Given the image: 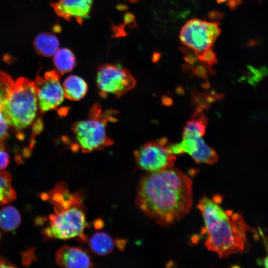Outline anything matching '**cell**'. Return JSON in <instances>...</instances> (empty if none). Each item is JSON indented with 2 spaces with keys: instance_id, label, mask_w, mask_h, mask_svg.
Segmentation results:
<instances>
[{
  "instance_id": "25",
  "label": "cell",
  "mask_w": 268,
  "mask_h": 268,
  "mask_svg": "<svg viewBox=\"0 0 268 268\" xmlns=\"http://www.w3.org/2000/svg\"><path fill=\"white\" fill-rule=\"evenodd\" d=\"M209 17H210V18L213 19H218L219 17H222V13H220L218 11H213L210 13Z\"/></svg>"
},
{
  "instance_id": "10",
  "label": "cell",
  "mask_w": 268,
  "mask_h": 268,
  "mask_svg": "<svg viewBox=\"0 0 268 268\" xmlns=\"http://www.w3.org/2000/svg\"><path fill=\"white\" fill-rule=\"evenodd\" d=\"M93 2V0H58L51 6L59 17L81 24L88 16Z\"/></svg>"
},
{
  "instance_id": "21",
  "label": "cell",
  "mask_w": 268,
  "mask_h": 268,
  "mask_svg": "<svg viewBox=\"0 0 268 268\" xmlns=\"http://www.w3.org/2000/svg\"><path fill=\"white\" fill-rule=\"evenodd\" d=\"M9 162L8 154L5 150L2 143H0V170L5 169Z\"/></svg>"
},
{
  "instance_id": "28",
  "label": "cell",
  "mask_w": 268,
  "mask_h": 268,
  "mask_svg": "<svg viewBox=\"0 0 268 268\" xmlns=\"http://www.w3.org/2000/svg\"><path fill=\"white\" fill-rule=\"evenodd\" d=\"M130 2H136L139 0H128Z\"/></svg>"
},
{
  "instance_id": "16",
  "label": "cell",
  "mask_w": 268,
  "mask_h": 268,
  "mask_svg": "<svg viewBox=\"0 0 268 268\" xmlns=\"http://www.w3.org/2000/svg\"><path fill=\"white\" fill-rule=\"evenodd\" d=\"M21 222V216L16 208L6 206L0 209V228L5 231L16 229Z\"/></svg>"
},
{
  "instance_id": "20",
  "label": "cell",
  "mask_w": 268,
  "mask_h": 268,
  "mask_svg": "<svg viewBox=\"0 0 268 268\" xmlns=\"http://www.w3.org/2000/svg\"><path fill=\"white\" fill-rule=\"evenodd\" d=\"M198 60L211 66L217 63L216 55L212 49H209L198 56Z\"/></svg>"
},
{
  "instance_id": "24",
  "label": "cell",
  "mask_w": 268,
  "mask_h": 268,
  "mask_svg": "<svg viewBox=\"0 0 268 268\" xmlns=\"http://www.w3.org/2000/svg\"><path fill=\"white\" fill-rule=\"evenodd\" d=\"M15 267L12 265L8 261L3 258L0 257V268H13Z\"/></svg>"
},
{
  "instance_id": "4",
  "label": "cell",
  "mask_w": 268,
  "mask_h": 268,
  "mask_svg": "<svg viewBox=\"0 0 268 268\" xmlns=\"http://www.w3.org/2000/svg\"><path fill=\"white\" fill-rule=\"evenodd\" d=\"M35 82L19 77L0 107L7 124L17 130L28 127L35 119L38 108Z\"/></svg>"
},
{
  "instance_id": "19",
  "label": "cell",
  "mask_w": 268,
  "mask_h": 268,
  "mask_svg": "<svg viewBox=\"0 0 268 268\" xmlns=\"http://www.w3.org/2000/svg\"><path fill=\"white\" fill-rule=\"evenodd\" d=\"M14 82L7 73L0 71V107L12 91Z\"/></svg>"
},
{
  "instance_id": "7",
  "label": "cell",
  "mask_w": 268,
  "mask_h": 268,
  "mask_svg": "<svg viewBox=\"0 0 268 268\" xmlns=\"http://www.w3.org/2000/svg\"><path fill=\"white\" fill-rule=\"evenodd\" d=\"M96 82L103 98L110 94L120 97L135 85V80L128 69L111 64L99 67Z\"/></svg>"
},
{
  "instance_id": "18",
  "label": "cell",
  "mask_w": 268,
  "mask_h": 268,
  "mask_svg": "<svg viewBox=\"0 0 268 268\" xmlns=\"http://www.w3.org/2000/svg\"><path fill=\"white\" fill-rule=\"evenodd\" d=\"M206 125V118L203 114L201 115L198 120L193 119L188 121L184 127L182 137L202 136L205 134Z\"/></svg>"
},
{
  "instance_id": "5",
  "label": "cell",
  "mask_w": 268,
  "mask_h": 268,
  "mask_svg": "<svg viewBox=\"0 0 268 268\" xmlns=\"http://www.w3.org/2000/svg\"><path fill=\"white\" fill-rule=\"evenodd\" d=\"M115 114L116 111H103L99 104H95L91 107L87 119L74 123L71 130L82 152L99 150L114 143L107 134L106 126L109 122L117 120Z\"/></svg>"
},
{
  "instance_id": "15",
  "label": "cell",
  "mask_w": 268,
  "mask_h": 268,
  "mask_svg": "<svg viewBox=\"0 0 268 268\" xmlns=\"http://www.w3.org/2000/svg\"><path fill=\"white\" fill-rule=\"evenodd\" d=\"M114 246V243L112 238L105 232H97L94 234L89 240V247L91 251L100 256L111 253Z\"/></svg>"
},
{
  "instance_id": "12",
  "label": "cell",
  "mask_w": 268,
  "mask_h": 268,
  "mask_svg": "<svg viewBox=\"0 0 268 268\" xmlns=\"http://www.w3.org/2000/svg\"><path fill=\"white\" fill-rule=\"evenodd\" d=\"M65 97L71 101H78L87 93V84L81 77L70 75L64 80L63 84Z\"/></svg>"
},
{
  "instance_id": "3",
  "label": "cell",
  "mask_w": 268,
  "mask_h": 268,
  "mask_svg": "<svg viewBox=\"0 0 268 268\" xmlns=\"http://www.w3.org/2000/svg\"><path fill=\"white\" fill-rule=\"evenodd\" d=\"M41 198L54 205L55 212L49 216L50 225L42 233L48 238L67 240L78 238L87 240L84 234L87 226L85 211L78 193H70L64 183L57 184Z\"/></svg>"
},
{
  "instance_id": "1",
  "label": "cell",
  "mask_w": 268,
  "mask_h": 268,
  "mask_svg": "<svg viewBox=\"0 0 268 268\" xmlns=\"http://www.w3.org/2000/svg\"><path fill=\"white\" fill-rule=\"evenodd\" d=\"M192 186L191 179L176 168L149 172L139 182L135 203L159 225H169L190 212Z\"/></svg>"
},
{
  "instance_id": "14",
  "label": "cell",
  "mask_w": 268,
  "mask_h": 268,
  "mask_svg": "<svg viewBox=\"0 0 268 268\" xmlns=\"http://www.w3.org/2000/svg\"><path fill=\"white\" fill-rule=\"evenodd\" d=\"M53 63L58 72L63 75L71 71L76 65V58L68 49H58L53 55Z\"/></svg>"
},
{
  "instance_id": "23",
  "label": "cell",
  "mask_w": 268,
  "mask_h": 268,
  "mask_svg": "<svg viewBox=\"0 0 268 268\" xmlns=\"http://www.w3.org/2000/svg\"><path fill=\"white\" fill-rule=\"evenodd\" d=\"M207 68H209L203 66H201L197 67L196 68H193V70L198 76L205 78L208 71Z\"/></svg>"
},
{
  "instance_id": "13",
  "label": "cell",
  "mask_w": 268,
  "mask_h": 268,
  "mask_svg": "<svg viewBox=\"0 0 268 268\" xmlns=\"http://www.w3.org/2000/svg\"><path fill=\"white\" fill-rule=\"evenodd\" d=\"M59 45L57 37L50 33L38 35L33 43L37 53L46 57L53 56L59 49Z\"/></svg>"
},
{
  "instance_id": "9",
  "label": "cell",
  "mask_w": 268,
  "mask_h": 268,
  "mask_svg": "<svg viewBox=\"0 0 268 268\" xmlns=\"http://www.w3.org/2000/svg\"><path fill=\"white\" fill-rule=\"evenodd\" d=\"M134 155L139 167L149 172L172 167L176 159L166 146L154 141L144 144L135 151Z\"/></svg>"
},
{
  "instance_id": "22",
  "label": "cell",
  "mask_w": 268,
  "mask_h": 268,
  "mask_svg": "<svg viewBox=\"0 0 268 268\" xmlns=\"http://www.w3.org/2000/svg\"><path fill=\"white\" fill-rule=\"evenodd\" d=\"M8 124L0 111V140L5 139L8 135Z\"/></svg>"
},
{
  "instance_id": "26",
  "label": "cell",
  "mask_w": 268,
  "mask_h": 268,
  "mask_svg": "<svg viewBox=\"0 0 268 268\" xmlns=\"http://www.w3.org/2000/svg\"><path fill=\"white\" fill-rule=\"evenodd\" d=\"M261 264L265 267L268 268V254L263 260L262 261Z\"/></svg>"
},
{
  "instance_id": "27",
  "label": "cell",
  "mask_w": 268,
  "mask_h": 268,
  "mask_svg": "<svg viewBox=\"0 0 268 268\" xmlns=\"http://www.w3.org/2000/svg\"><path fill=\"white\" fill-rule=\"evenodd\" d=\"M227 0H216L217 2L218 3H222L226 2Z\"/></svg>"
},
{
  "instance_id": "8",
  "label": "cell",
  "mask_w": 268,
  "mask_h": 268,
  "mask_svg": "<svg viewBox=\"0 0 268 268\" xmlns=\"http://www.w3.org/2000/svg\"><path fill=\"white\" fill-rule=\"evenodd\" d=\"M57 70L46 71L43 76L37 75L35 84L39 108L41 113L56 109L63 102L65 94Z\"/></svg>"
},
{
  "instance_id": "2",
  "label": "cell",
  "mask_w": 268,
  "mask_h": 268,
  "mask_svg": "<svg viewBox=\"0 0 268 268\" xmlns=\"http://www.w3.org/2000/svg\"><path fill=\"white\" fill-rule=\"evenodd\" d=\"M203 218L206 248L221 258L242 252L247 244L248 233L255 232L242 214L224 210L214 200L201 198L198 204Z\"/></svg>"
},
{
  "instance_id": "6",
  "label": "cell",
  "mask_w": 268,
  "mask_h": 268,
  "mask_svg": "<svg viewBox=\"0 0 268 268\" xmlns=\"http://www.w3.org/2000/svg\"><path fill=\"white\" fill-rule=\"evenodd\" d=\"M221 33L218 22H209L194 18L182 27L179 39L184 45L194 52L196 56L212 49Z\"/></svg>"
},
{
  "instance_id": "17",
  "label": "cell",
  "mask_w": 268,
  "mask_h": 268,
  "mask_svg": "<svg viewBox=\"0 0 268 268\" xmlns=\"http://www.w3.org/2000/svg\"><path fill=\"white\" fill-rule=\"evenodd\" d=\"M16 198L11 184V177L6 171L0 170V205L8 203Z\"/></svg>"
},
{
  "instance_id": "11",
  "label": "cell",
  "mask_w": 268,
  "mask_h": 268,
  "mask_svg": "<svg viewBox=\"0 0 268 268\" xmlns=\"http://www.w3.org/2000/svg\"><path fill=\"white\" fill-rule=\"evenodd\" d=\"M56 261L60 266L70 268L93 267L88 254L77 247L64 246L56 252Z\"/></svg>"
}]
</instances>
